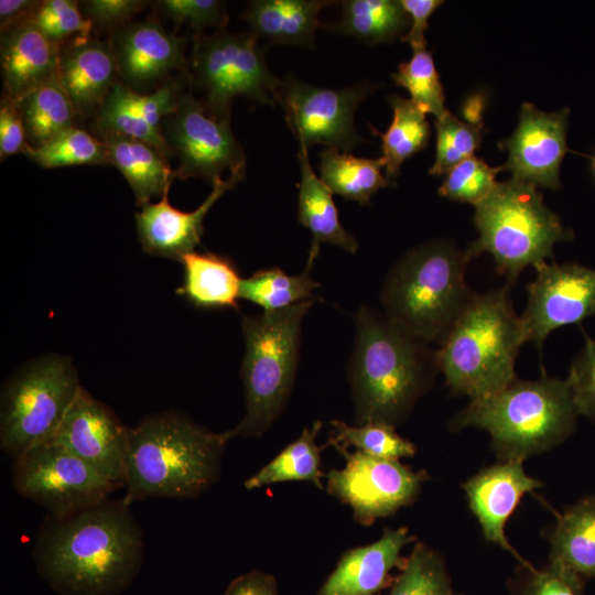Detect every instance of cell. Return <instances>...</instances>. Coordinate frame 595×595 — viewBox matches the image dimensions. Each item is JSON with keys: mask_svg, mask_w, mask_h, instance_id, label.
Returning a JSON list of instances; mask_svg holds the SVG:
<instances>
[{"mask_svg": "<svg viewBox=\"0 0 595 595\" xmlns=\"http://www.w3.org/2000/svg\"><path fill=\"white\" fill-rule=\"evenodd\" d=\"M437 371L436 349L430 343L383 312L359 309L348 374L358 425L403 422L432 388Z\"/></svg>", "mask_w": 595, "mask_h": 595, "instance_id": "obj_2", "label": "cell"}, {"mask_svg": "<svg viewBox=\"0 0 595 595\" xmlns=\"http://www.w3.org/2000/svg\"><path fill=\"white\" fill-rule=\"evenodd\" d=\"M144 4L138 0H90L85 2V9L93 23L109 26L128 20Z\"/></svg>", "mask_w": 595, "mask_h": 595, "instance_id": "obj_48", "label": "cell"}, {"mask_svg": "<svg viewBox=\"0 0 595 595\" xmlns=\"http://www.w3.org/2000/svg\"><path fill=\"white\" fill-rule=\"evenodd\" d=\"M567 116L569 109L545 112L522 104L517 129L501 143L508 159L500 170L537 187L558 190L560 165L567 152Z\"/></svg>", "mask_w": 595, "mask_h": 595, "instance_id": "obj_17", "label": "cell"}, {"mask_svg": "<svg viewBox=\"0 0 595 595\" xmlns=\"http://www.w3.org/2000/svg\"><path fill=\"white\" fill-rule=\"evenodd\" d=\"M26 133L35 145L74 127L75 107L57 76L44 83L19 104Z\"/></svg>", "mask_w": 595, "mask_h": 595, "instance_id": "obj_33", "label": "cell"}, {"mask_svg": "<svg viewBox=\"0 0 595 595\" xmlns=\"http://www.w3.org/2000/svg\"><path fill=\"white\" fill-rule=\"evenodd\" d=\"M184 42L158 21L147 20L122 30L113 46L117 69L128 87H144L184 65Z\"/></svg>", "mask_w": 595, "mask_h": 595, "instance_id": "obj_20", "label": "cell"}, {"mask_svg": "<svg viewBox=\"0 0 595 595\" xmlns=\"http://www.w3.org/2000/svg\"><path fill=\"white\" fill-rule=\"evenodd\" d=\"M321 426V421H315L310 428H305L295 441L246 479L244 483L245 488L252 490L283 482L306 480L323 489L322 447L316 444V436Z\"/></svg>", "mask_w": 595, "mask_h": 595, "instance_id": "obj_32", "label": "cell"}, {"mask_svg": "<svg viewBox=\"0 0 595 595\" xmlns=\"http://www.w3.org/2000/svg\"><path fill=\"white\" fill-rule=\"evenodd\" d=\"M82 386L71 358L47 354L26 363L3 385L0 446L12 458L50 439Z\"/></svg>", "mask_w": 595, "mask_h": 595, "instance_id": "obj_9", "label": "cell"}, {"mask_svg": "<svg viewBox=\"0 0 595 595\" xmlns=\"http://www.w3.org/2000/svg\"><path fill=\"white\" fill-rule=\"evenodd\" d=\"M545 537L549 560L565 565L585 581L595 578V495L556 513Z\"/></svg>", "mask_w": 595, "mask_h": 595, "instance_id": "obj_26", "label": "cell"}, {"mask_svg": "<svg viewBox=\"0 0 595 595\" xmlns=\"http://www.w3.org/2000/svg\"><path fill=\"white\" fill-rule=\"evenodd\" d=\"M473 219L478 237L468 247L469 255L473 259L490 255L509 286L527 267L537 268L553 258L558 242L573 238L537 186L512 177L497 183L475 206Z\"/></svg>", "mask_w": 595, "mask_h": 595, "instance_id": "obj_7", "label": "cell"}, {"mask_svg": "<svg viewBox=\"0 0 595 595\" xmlns=\"http://www.w3.org/2000/svg\"><path fill=\"white\" fill-rule=\"evenodd\" d=\"M25 126L19 105L3 96L0 107V156L1 161L10 155L23 152Z\"/></svg>", "mask_w": 595, "mask_h": 595, "instance_id": "obj_46", "label": "cell"}, {"mask_svg": "<svg viewBox=\"0 0 595 595\" xmlns=\"http://www.w3.org/2000/svg\"><path fill=\"white\" fill-rule=\"evenodd\" d=\"M543 483L523 468L518 459H501L482 468L462 484L468 507L476 517L484 539L512 554L521 564L526 561L508 541L505 528L523 495L543 487Z\"/></svg>", "mask_w": 595, "mask_h": 595, "instance_id": "obj_18", "label": "cell"}, {"mask_svg": "<svg viewBox=\"0 0 595 595\" xmlns=\"http://www.w3.org/2000/svg\"><path fill=\"white\" fill-rule=\"evenodd\" d=\"M11 480L20 496L55 518L101 502L119 488L52 439L13 458Z\"/></svg>", "mask_w": 595, "mask_h": 595, "instance_id": "obj_10", "label": "cell"}, {"mask_svg": "<svg viewBox=\"0 0 595 595\" xmlns=\"http://www.w3.org/2000/svg\"><path fill=\"white\" fill-rule=\"evenodd\" d=\"M129 428L84 387L50 437L85 462L106 480L122 487L126 480Z\"/></svg>", "mask_w": 595, "mask_h": 595, "instance_id": "obj_16", "label": "cell"}, {"mask_svg": "<svg viewBox=\"0 0 595 595\" xmlns=\"http://www.w3.org/2000/svg\"><path fill=\"white\" fill-rule=\"evenodd\" d=\"M500 166L493 167L475 155L452 167L439 188V195L474 206L484 201L497 185Z\"/></svg>", "mask_w": 595, "mask_h": 595, "instance_id": "obj_42", "label": "cell"}, {"mask_svg": "<svg viewBox=\"0 0 595 595\" xmlns=\"http://www.w3.org/2000/svg\"><path fill=\"white\" fill-rule=\"evenodd\" d=\"M310 272L309 268L298 275H289L279 268L259 270L251 277L241 279L240 299L259 305L264 312L313 300V291L320 284Z\"/></svg>", "mask_w": 595, "mask_h": 595, "instance_id": "obj_35", "label": "cell"}, {"mask_svg": "<svg viewBox=\"0 0 595 595\" xmlns=\"http://www.w3.org/2000/svg\"><path fill=\"white\" fill-rule=\"evenodd\" d=\"M183 283L177 293L199 309H237L241 278L226 257L212 252L192 251L184 255Z\"/></svg>", "mask_w": 595, "mask_h": 595, "instance_id": "obj_27", "label": "cell"}, {"mask_svg": "<svg viewBox=\"0 0 595 595\" xmlns=\"http://www.w3.org/2000/svg\"><path fill=\"white\" fill-rule=\"evenodd\" d=\"M591 170H592V173H593L594 178H595V155L592 156V161H591Z\"/></svg>", "mask_w": 595, "mask_h": 595, "instance_id": "obj_52", "label": "cell"}, {"mask_svg": "<svg viewBox=\"0 0 595 595\" xmlns=\"http://www.w3.org/2000/svg\"><path fill=\"white\" fill-rule=\"evenodd\" d=\"M298 158L301 166L298 219L312 234L306 268L312 269L322 244L336 245L354 253L358 248L355 237L340 224L331 190L314 173L309 149L299 143Z\"/></svg>", "mask_w": 595, "mask_h": 595, "instance_id": "obj_24", "label": "cell"}, {"mask_svg": "<svg viewBox=\"0 0 595 595\" xmlns=\"http://www.w3.org/2000/svg\"><path fill=\"white\" fill-rule=\"evenodd\" d=\"M585 580L565 565L549 560L542 569L519 563L510 580L511 595H585Z\"/></svg>", "mask_w": 595, "mask_h": 595, "instance_id": "obj_41", "label": "cell"}, {"mask_svg": "<svg viewBox=\"0 0 595 595\" xmlns=\"http://www.w3.org/2000/svg\"><path fill=\"white\" fill-rule=\"evenodd\" d=\"M578 415L595 424V337L585 334V342L574 357L566 378Z\"/></svg>", "mask_w": 595, "mask_h": 595, "instance_id": "obj_44", "label": "cell"}, {"mask_svg": "<svg viewBox=\"0 0 595 595\" xmlns=\"http://www.w3.org/2000/svg\"><path fill=\"white\" fill-rule=\"evenodd\" d=\"M577 411L566 379L543 375L517 378L491 396L470 400L450 421L452 431H486L501 459L524 461L550 451L576 428Z\"/></svg>", "mask_w": 595, "mask_h": 595, "instance_id": "obj_5", "label": "cell"}, {"mask_svg": "<svg viewBox=\"0 0 595 595\" xmlns=\"http://www.w3.org/2000/svg\"><path fill=\"white\" fill-rule=\"evenodd\" d=\"M227 442L181 412L145 416L129 428L123 499L197 497L217 482Z\"/></svg>", "mask_w": 595, "mask_h": 595, "instance_id": "obj_3", "label": "cell"}, {"mask_svg": "<svg viewBox=\"0 0 595 595\" xmlns=\"http://www.w3.org/2000/svg\"><path fill=\"white\" fill-rule=\"evenodd\" d=\"M534 269L520 318L526 343H533L542 359L551 332L595 315V269L574 262H544Z\"/></svg>", "mask_w": 595, "mask_h": 595, "instance_id": "obj_15", "label": "cell"}, {"mask_svg": "<svg viewBox=\"0 0 595 595\" xmlns=\"http://www.w3.org/2000/svg\"><path fill=\"white\" fill-rule=\"evenodd\" d=\"M29 21L57 44L72 35L87 39L93 26V22L82 14L77 2L72 0L42 1Z\"/></svg>", "mask_w": 595, "mask_h": 595, "instance_id": "obj_43", "label": "cell"}, {"mask_svg": "<svg viewBox=\"0 0 595 595\" xmlns=\"http://www.w3.org/2000/svg\"><path fill=\"white\" fill-rule=\"evenodd\" d=\"M60 45L30 21L6 29L1 67L6 96L19 104L31 91L57 76Z\"/></svg>", "mask_w": 595, "mask_h": 595, "instance_id": "obj_22", "label": "cell"}, {"mask_svg": "<svg viewBox=\"0 0 595 595\" xmlns=\"http://www.w3.org/2000/svg\"><path fill=\"white\" fill-rule=\"evenodd\" d=\"M411 21L410 30L401 35V41L408 43L413 52L426 48L425 30L432 13L443 3L439 0H401Z\"/></svg>", "mask_w": 595, "mask_h": 595, "instance_id": "obj_49", "label": "cell"}, {"mask_svg": "<svg viewBox=\"0 0 595 595\" xmlns=\"http://www.w3.org/2000/svg\"><path fill=\"white\" fill-rule=\"evenodd\" d=\"M117 63L106 43L76 39L61 51L57 78L76 110L101 105L112 85Z\"/></svg>", "mask_w": 595, "mask_h": 595, "instance_id": "obj_23", "label": "cell"}, {"mask_svg": "<svg viewBox=\"0 0 595 595\" xmlns=\"http://www.w3.org/2000/svg\"><path fill=\"white\" fill-rule=\"evenodd\" d=\"M162 11L174 22H187L195 31L197 42L207 26L226 24L225 6L216 0H163L159 2Z\"/></svg>", "mask_w": 595, "mask_h": 595, "instance_id": "obj_45", "label": "cell"}, {"mask_svg": "<svg viewBox=\"0 0 595 595\" xmlns=\"http://www.w3.org/2000/svg\"><path fill=\"white\" fill-rule=\"evenodd\" d=\"M342 19L336 23L321 24V28L368 44L391 42L411 24L401 1L346 0L342 1Z\"/></svg>", "mask_w": 595, "mask_h": 595, "instance_id": "obj_29", "label": "cell"}, {"mask_svg": "<svg viewBox=\"0 0 595 595\" xmlns=\"http://www.w3.org/2000/svg\"><path fill=\"white\" fill-rule=\"evenodd\" d=\"M472 259L467 249L446 239L413 248L385 278L382 312L415 336L439 346L475 293L466 280Z\"/></svg>", "mask_w": 595, "mask_h": 595, "instance_id": "obj_6", "label": "cell"}, {"mask_svg": "<svg viewBox=\"0 0 595 595\" xmlns=\"http://www.w3.org/2000/svg\"><path fill=\"white\" fill-rule=\"evenodd\" d=\"M129 505L108 498L66 517L47 516L33 545L39 573L64 595H113L125 588L144 555Z\"/></svg>", "mask_w": 595, "mask_h": 595, "instance_id": "obj_1", "label": "cell"}, {"mask_svg": "<svg viewBox=\"0 0 595 595\" xmlns=\"http://www.w3.org/2000/svg\"><path fill=\"white\" fill-rule=\"evenodd\" d=\"M329 443L339 452L354 447L370 456L400 461L416 453V446L399 435L396 426L386 423H366L348 425L343 421H331Z\"/></svg>", "mask_w": 595, "mask_h": 595, "instance_id": "obj_36", "label": "cell"}, {"mask_svg": "<svg viewBox=\"0 0 595 595\" xmlns=\"http://www.w3.org/2000/svg\"><path fill=\"white\" fill-rule=\"evenodd\" d=\"M510 288L475 292L437 346L439 370L451 393L482 399L518 378L516 359L526 340Z\"/></svg>", "mask_w": 595, "mask_h": 595, "instance_id": "obj_4", "label": "cell"}, {"mask_svg": "<svg viewBox=\"0 0 595 595\" xmlns=\"http://www.w3.org/2000/svg\"><path fill=\"white\" fill-rule=\"evenodd\" d=\"M346 463L325 476L331 495L347 504L354 518L370 524L412 504L429 475L414 472L400 461L385 459L365 453L343 452Z\"/></svg>", "mask_w": 595, "mask_h": 595, "instance_id": "obj_13", "label": "cell"}, {"mask_svg": "<svg viewBox=\"0 0 595 595\" xmlns=\"http://www.w3.org/2000/svg\"><path fill=\"white\" fill-rule=\"evenodd\" d=\"M318 156L321 180L345 199L367 205L375 193L391 184L381 173L380 158H358L335 148L324 149Z\"/></svg>", "mask_w": 595, "mask_h": 595, "instance_id": "obj_30", "label": "cell"}, {"mask_svg": "<svg viewBox=\"0 0 595 595\" xmlns=\"http://www.w3.org/2000/svg\"><path fill=\"white\" fill-rule=\"evenodd\" d=\"M436 130L435 160L431 175L446 174L459 162L474 155L480 147L483 125L466 123L446 110L434 121Z\"/></svg>", "mask_w": 595, "mask_h": 595, "instance_id": "obj_40", "label": "cell"}, {"mask_svg": "<svg viewBox=\"0 0 595 595\" xmlns=\"http://www.w3.org/2000/svg\"><path fill=\"white\" fill-rule=\"evenodd\" d=\"M23 153L46 169L109 164L105 143L76 127L61 132L42 144L34 147L26 144Z\"/></svg>", "mask_w": 595, "mask_h": 595, "instance_id": "obj_37", "label": "cell"}, {"mask_svg": "<svg viewBox=\"0 0 595 595\" xmlns=\"http://www.w3.org/2000/svg\"><path fill=\"white\" fill-rule=\"evenodd\" d=\"M389 595H455L443 556L416 543L404 559Z\"/></svg>", "mask_w": 595, "mask_h": 595, "instance_id": "obj_38", "label": "cell"}, {"mask_svg": "<svg viewBox=\"0 0 595 595\" xmlns=\"http://www.w3.org/2000/svg\"><path fill=\"white\" fill-rule=\"evenodd\" d=\"M101 134L109 164L115 165L126 177L139 207L151 202L152 197L162 196L170 188L176 173L158 150L131 138Z\"/></svg>", "mask_w": 595, "mask_h": 595, "instance_id": "obj_28", "label": "cell"}, {"mask_svg": "<svg viewBox=\"0 0 595 595\" xmlns=\"http://www.w3.org/2000/svg\"><path fill=\"white\" fill-rule=\"evenodd\" d=\"M206 107L190 94L178 96L177 107L169 117L165 141L180 165L176 176L202 177L212 184L229 174L246 170L241 145L235 138L229 119L206 115Z\"/></svg>", "mask_w": 595, "mask_h": 595, "instance_id": "obj_14", "label": "cell"}, {"mask_svg": "<svg viewBox=\"0 0 595 595\" xmlns=\"http://www.w3.org/2000/svg\"><path fill=\"white\" fill-rule=\"evenodd\" d=\"M414 540L405 527L386 528L377 541L346 551L318 595H375L402 565L401 552Z\"/></svg>", "mask_w": 595, "mask_h": 595, "instance_id": "obj_21", "label": "cell"}, {"mask_svg": "<svg viewBox=\"0 0 595 595\" xmlns=\"http://www.w3.org/2000/svg\"><path fill=\"white\" fill-rule=\"evenodd\" d=\"M372 90L374 85L366 82L328 89L289 77L282 80L275 101L283 108L285 121L299 143L307 149L323 144L349 152L365 142L356 130L354 116Z\"/></svg>", "mask_w": 595, "mask_h": 595, "instance_id": "obj_12", "label": "cell"}, {"mask_svg": "<svg viewBox=\"0 0 595 595\" xmlns=\"http://www.w3.org/2000/svg\"><path fill=\"white\" fill-rule=\"evenodd\" d=\"M41 2L30 0H1L0 22L2 31L12 26L26 13H33Z\"/></svg>", "mask_w": 595, "mask_h": 595, "instance_id": "obj_51", "label": "cell"}, {"mask_svg": "<svg viewBox=\"0 0 595 595\" xmlns=\"http://www.w3.org/2000/svg\"><path fill=\"white\" fill-rule=\"evenodd\" d=\"M178 96L175 85L169 84L149 95L137 93V102L145 120L161 131V120L174 113Z\"/></svg>", "mask_w": 595, "mask_h": 595, "instance_id": "obj_47", "label": "cell"}, {"mask_svg": "<svg viewBox=\"0 0 595 595\" xmlns=\"http://www.w3.org/2000/svg\"><path fill=\"white\" fill-rule=\"evenodd\" d=\"M391 77L398 86L409 91L411 100L426 113L439 118L447 110L439 73L426 48L414 51L412 57L401 63Z\"/></svg>", "mask_w": 595, "mask_h": 595, "instance_id": "obj_39", "label": "cell"}, {"mask_svg": "<svg viewBox=\"0 0 595 595\" xmlns=\"http://www.w3.org/2000/svg\"><path fill=\"white\" fill-rule=\"evenodd\" d=\"M388 101L393 113L388 130L381 133L371 127V131L381 139L380 159L390 180L400 174L401 164L407 159L428 145L431 131L426 112L411 99L392 95Z\"/></svg>", "mask_w": 595, "mask_h": 595, "instance_id": "obj_31", "label": "cell"}, {"mask_svg": "<svg viewBox=\"0 0 595 595\" xmlns=\"http://www.w3.org/2000/svg\"><path fill=\"white\" fill-rule=\"evenodd\" d=\"M195 74L207 96L209 115L229 119L236 96L274 105L282 80L268 69L264 51L251 33L220 31L195 47Z\"/></svg>", "mask_w": 595, "mask_h": 595, "instance_id": "obj_11", "label": "cell"}, {"mask_svg": "<svg viewBox=\"0 0 595 595\" xmlns=\"http://www.w3.org/2000/svg\"><path fill=\"white\" fill-rule=\"evenodd\" d=\"M312 305L313 300H309L242 317L241 379L246 413L237 425L224 432L228 441L236 436H260L278 419L294 382L301 325Z\"/></svg>", "mask_w": 595, "mask_h": 595, "instance_id": "obj_8", "label": "cell"}, {"mask_svg": "<svg viewBox=\"0 0 595 595\" xmlns=\"http://www.w3.org/2000/svg\"><path fill=\"white\" fill-rule=\"evenodd\" d=\"M331 1L322 0H255L245 12L252 33L271 43L314 46L315 31L321 23L318 12Z\"/></svg>", "mask_w": 595, "mask_h": 595, "instance_id": "obj_25", "label": "cell"}, {"mask_svg": "<svg viewBox=\"0 0 595 595\" xmlns=\"http://www.w3.org/2000/svg\"><path fill=\"white\" fill-rule=\"evenodd\" d=\"M246 170L235 171L228 178L213 183L206 199L193 212H183L169 203L167 188L156 203L149 202L136 213L138 238L142 249L152 256L180 261L201 242L203 221L219 197L245 177Z\"/></svg>", "mask_w": 595, "mask_h": 595, "instance_id": "obj_19", "label": "cell"}, {"mask_svg": "<svg viewBox=\"0 0 595 595\" xmlns=\"http://www.w3.org/2000/svg\"><path fill=\"white\" fill-rule=\"evenodd\" d=\"M224 595H280L273 575L263 571H250L235 578Z\"/></svg>", "mask_w": 595, "mask_h": 595, "instance_id": "obj_50", "label": "cell"}, {"mask_svg": "<svg viewBox=\"0 0 595 595\" xmlns=\"http://www.w3.org/2000/svg\"><path fill=\"white\" fill-rule=\"evenodd\" d=\"M98 126L101 133H111L148 143L167 159L171 150L160 130L143 117L137 93L130 87L113 84L100 105Z\"/></svg>", "mask_w": 595, "mask_h": 595, "instance_id": "obj_34", "label": "cell"}]
</instances>
